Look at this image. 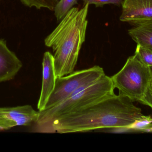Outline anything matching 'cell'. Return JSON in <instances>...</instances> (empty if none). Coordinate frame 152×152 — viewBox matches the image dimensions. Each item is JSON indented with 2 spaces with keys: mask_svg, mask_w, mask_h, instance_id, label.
Here are the masks:
<instances>
[{
  "mask_svg": "<svg viewBox=\"0 0 152 152\" xmlns=\"http://www.w3.org/2000/svg\"><path fill=\"white\" fill-rule=\"evenodd\" d=\"M140 102L142 104L149 106L152 109V78L144 96Z\"/></svg>",
  "mask_w": 152,
  "mask_h": 152,
  "instance_id": "15",
  "label": "cell"
},
{
  "mask_svg": "<svg viewBox=\"0 0 152 152\" xmlns=\"http://www.w3.org/2000/svg\"><path fill=\"white\" fill-rule=\"evenodd\" d=\"M39 111L25 105L0 108V130H8L18 126H30L37 120Z\"/></svg>",
  "mask_w": 152,
  "mask_h": 152,
  "instance_id": "6",
  "label": "cell"
},
{
  "mask_svg": "<svg viewBox=\"0 0 152 152\" xmlns=\"http://www.w3.org/2000/svg\"><path fill=\"white\" fill-rule=\"evenodd\" d=\"M111 78L114 88L119 91V94L132 101H140L148 89L152 73L150 67L134 54L129 57L122 69Z\"/></svg>",
  "mask_w": 152,
  "mask_h": 152,
  "instance_id": "4",
  "label": "cell"
},
{
  "mask_svg": "<svg viewBox=\"0 0 152 152\" xmlns=\"http://www.w3.org/2000/svg\"><path fill=\"white\" fill-rule=\"evenodd\" d=\"M59 1V0H55V1H56V2H57V3Z\"/></svg>",
  "mask_w": 152,
  "mask_h": 152,
  "instance_id": "16",
  "label": "cell"
},
{
  "mask_svg": "<svg viewBox=\"0 0 152 152\" xmlns=\"http://www.w3.org/2000/svg\"><path fill=\"white\" fill-rule=\"evenodd\" d=\"M120 20L136 25L152 21V0H123Z\"/></svg>",
  "mask_w": 152,
  "mask_h": 152,
  "instance_id": "7",
  "label": "cell"
},
{
  "mask_svg": "<svg viewBox=\"0 0 152 152\" xmlns=\"http://www.w3.org/2000/svg\"><path fill=\"white\" fill-rule=\"evenodd\" d=\"M114 89L111 78L104 75L57 105L39 111L38 118L33 123L31 131L34 133H53V125L56 120L114 95Z\"/></svg>",
  "mask_w": 152,
  "mask_h": 152,
  "instance_id": "3",
  "label": "cell"
},
{
  "mask_svg": "<svg viewBox=\"0 0 152 152\" xmlns=\"http://www.w3.org/2000/svg\"><path fill=\"white\" fill-rule=\"evenodd\" d=\"M28 7H35L37 9L46 8L50 10H54L57 2L55 0H20Z\"/></svg>",
  "mask_w": 152,
  "mask_h": 152,
  "instance_id": "12",
  "label": "cell"
},
{
  "mask_svg": "<svg viewBox=\"0 0 152 152\" xmlns=\"http://www.w3.org/2000/svg\"><path fill=\"white\" fill-rule=\"evenodd\" d=\"M89 5L86 4L80 10L73 7L45 39V46L51 47L54 52L57 77L66 76L75 70L86 39Z\"/></svg>",
  "mask_w": 152,
  "mask_h": 152,
  "instance_id": "2",
  "label": "cell"
},
{
  "mask_svg": "<svg viewBox=\"0 0 152 152\" xmlns=\"http://www.w3.org/2000/svg\"><path fill=\"white\" fill-rule=\"evenodd\" d=\"M135 54L145 65L152 66V50L137 45Z\"/></svg>",
  "mask_w": 152,
  "mask_h": 152,
  "instance_id": "13",
  "label": "cell"
},
{
  "mask_svg": "<svg viewBox=\"0 0 152 152\" xmlns=\"http://www.w3.org/2000/svg\"><path fill=\"white\" fill-rule=\"evenodd\" d=\"M57 78L54 68L53 55L50 52H45L43 59L42 82L41 94L37 104L38 111H42L45 109L49 98L54 91Z\"/></svg>",
  "mask_w": 152,
  "mask_h": 152,
  "instance_id": "8",
  "label": "cell"
},
{
  "mask_svg": "<svg viewBox=\"0 0 152 152\" xmlns=\"http://www.w3.org/2000/svg\"><path fill=\"white\" fill-rule=\"evenodd\" d=\"M130 99L116 94L105 98L79 111L56 120L53 133L85 132L104 129L126 128L137 121L151 120Z\"/></svg>",
  "mask_w": 152,
  "mask_h": 152,
  "instance_id": "1",
  "label": "cell"
},
{
  "mask_svg": "<svg viewBox=\"0 0 152 152\" xmlns=\"http://www.w3.org/2000/svg\"><path fill=\"white\" fill-rule=\"evenodd\" d=\"M128 34L137 45L152 50V21L136 25Z\"/></svg>",
  "mask_w": 152,
  "mask_h": 152,
  "instance_id": "10",
  "label": "cell"
},
{
  "mask_svg": "<svg viewBox=\"0 0 152 152\" xmlns=\"http://www.w3.org/2000/svg\"><path fill=\"white\" fill-rule=\"evenodd\" d=\"M22 67L21 61L9 49L6 41L0 39V83L14 78Z\"/></svg>",
  "mask_w": 152,
  "mask_h": 152,
  "instance_id": "9",
  "label": "cell"
},
{
  "mask_svg": "<svg viewBox=\"0 0 152 152\" xmlns=\"http://www.w3.org/2000/svg\"><path fill=\"white\" fill-rule=\"evenodd\" d=\"M123 0H83L85 4H94L96 7H100L106 4H113L120 5L122 4Z\"/></svg>",
  "mask_w": 152,
  "mask_h": 152,
  "instance_id": "14",
  "label": "cell"
},
{
  "mask_svg": "<svg viewBox=\"0 0 152 152\" xmlns=\"http://www.w3.org/2000/svg\"><path fill=\"white\" fill-rule=\"evenodd\" d=\"M78 0H59L54 8V14L58 21L62 19Z\"/></svg>",
  "mask_w": 152,
  "mask_h": 152,
  "instance_id": "11",
  "label": "cell"
},
{
  "mask_svg": "<svg viewBox=\"0 0 152 152\" xmlns=\"http://www.w3.org/2000/svg\"><path fill=\"white\" fill-rule=\"evenodd\" d=\"M150 68H151V70L152 73V66H151V67H150Z\"/></svg>",
  "mask_w": 152,
  "mask_h": 152,
  "instance_id": "17",
  "label": "cell"
},
{
  "mask_svg": "<svg viewBox=\"0 0 152 152\" xmlns=\"http://www.w3.org/2000/svg\"><path fill=\"white\" fill-rule=\"evenodd\" d=\"M105 75L102 68L94 66L86 69L74 71L64 76L57 77L54 91L51 95L45 109L57 105Z\"/></svg>",
  "mask_w": 152,
  "mask_h": 152,
  "instance_id": "5",
  "label": "cell"
}]
</instances>
